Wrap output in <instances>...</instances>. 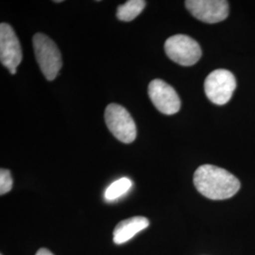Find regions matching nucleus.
Here are the masks:
<instances>
[{"label":"nucleus","mask_w":255,"mask_h":255,"mask_svg":"<svg viewBox=\"0 0 255 255\" xmlns=\"http://www.w3.org/2000/svg\"><path fill=\"white\" fill-rule=\"evenodd\" d=\"M131 186L132 182L128 178H121L110 184L109 187L105 191L104 198L106 201H116L125 195L131 188Z\"/></svg>","instance_id":"nucleus-11"},{"label":"nucleus","mask_w":255,"mask_h":255,"mask_svg":"<svg viewBox=\"0 0 255 255\" xmlns=\"http://www.w3.org/2000/svg\"><path fill=\"white\" fill-rule=\"evenodd\" d=\"M146 4L144 0H128L118 7L117 16L121 21H132L145 9Z\"/></svg>","instance_id":"nucleus-10"},{"label":"nucleus","mask_w":255,"mask_h":255,"mask_svg":"<svg viewBox=\"0 0 255 255\" xmlns=\"http://www.w3.org/2000/svg\"><path fill=\"white\" fill-rule=\"evenodd\" d=\"M185 7L194 17L215 24L228 17L229 2L225 0H187Z\"/></svg>","instance_id":"nucleus-8"},{"label":"nucleus","mask_w":255,"mask_h":255,"mask_svg":"<svg viewBox=\"0 0 255 255\" xmlns=\"http://www.w3.org/2000/svg\"><path fill=\"white\" fill-rule=\"evenodd\" d=\"M148 225L149 221L145 217H133L125 219L116 226L114 231V242L118 245L123 244L139 232L147 228Z\"/></svg>","instance_id":"nucleus-9"},{"label":"nucleus","mask_w":255,"mask_h":255,"mask_svg":"<svg viewBox=\"0 0 255 255\" xmlns=\"http://www.w3.org/2000/svg\"><path fill=\"white\" fill-rule=\"evenodd\" d=\"M22 49L18 38L13 28L7 23L0 25V61L1 64L14 75L16 68L22 62Z\"/></svg>","instance_id":"nucleus-6"},{"label":"nucleus","mask_w":255,"mask_h":255,"mask_svg":"<svg viewBox=\"0 0 255 255\" xmlns=\"http://www.w3.org/2000/svg\"><path fill=\"white\" fill-rule=\"evenodd\" d=\"M32 45L39 67L47 81H53L62 66V55L51 40L44 33H36L32 38Z\"/></svg>","instance_id":"nucleus-2"},{"label":"nucleus","mask_w":255,"mask_h":255,"mask_svg":"<svg viewBox=\"0 0 255 255\" xmlns=\"http://www.w3.org/2000/svg\"><path fill=\"white\" fill-rule=\"evenodd\" d=\"M36 255H54L51 252H49L48 250L46 249H40L38 252H37Z\"/></svg>","instance_id":"nucleus-13"},{"label":"nucleus","mask_w":255,"mask_h":255,"mask_svg":"<svg viewBox=\"0 0 255 255\" xmlns=\"http://www.w3.org/2000/svg\"><path fill=\"white\" fill-rule=\"evenodd\" d=\"M104 118L110 131L120 142L129 144L135 140V122L124 107L116 103L109 104L105 110Z\"/></svg>","instance_id":"nucleus-3"},{"label":"nucleus","mask_w":255,"mask_h":255,"mask_svg":"<svg viewBox=\"0 0 255 255\" xmlns=\"http://www.w3.org/2000/svg\"><path fill=\"white\" fill-rule=\"evenodd\" d=\"M164 51L171 61L182 66L197 64L201 57V48L198 42L184 34L169 37L164 43Z\"/></svg>","instance_id":"nucleus-4"},{"label":"nucleus","mask_w":255,"mask_h":255,"mask_svg":"<svg viewBox=\"0 0 255 255\" xmlns=\"http://www.w3.org/2000/svg\"><path fill=\"white\" fill-rule=\"evenodd\" d=\"M237 87L234 74L226 69H217L207 76L204 91L210 101L217 105H224L232 99Z\"/></svg>","instance_id":"nucleus-5"},{"label":"nucleus","mask_w":255,"mask_h":255,"mask_svg":"<svg viewBox=\"0 0 255 255\" xmlns=\"http://www.w3.org/2000/svg\"><path fill=\"white\" fill-rule=\"evenodd\" d=\"M148 97L156 109L166 116L177 114L181 109L178 93L166 82L156 79L148 85Z\"/></svg>","instance_id":"nucleus-7"},{"label":"nucleus","mask_w":255,"mask_h":255,"mask_svg":"<svg viewBox=\"0 0 255 255\" xmlns=\"http://www.w3.org/2000/svg\"><path fill=\"white\" fill-rule=\"evenodd\" d=\"M12 188V178L8 169L0 170V195L7 194Z\"/></svg>","instance_id":"nucleus-12"},{"label":"nucleus","mask_w":255,"mask_h":255,"mask_svg":"<svg viewBox=\"0 0 255 255\" xmlns=\"http://www.w3.org/2000/svg\"><path fill=\"white\" fill-rule=\"evenodd\" d=\"M194 184L201 195L214 201L230 199L240 189L236 176L212 164H203L196 170Z\"/></svg>","instance_id":"nucleus-1"}]
</instances>
